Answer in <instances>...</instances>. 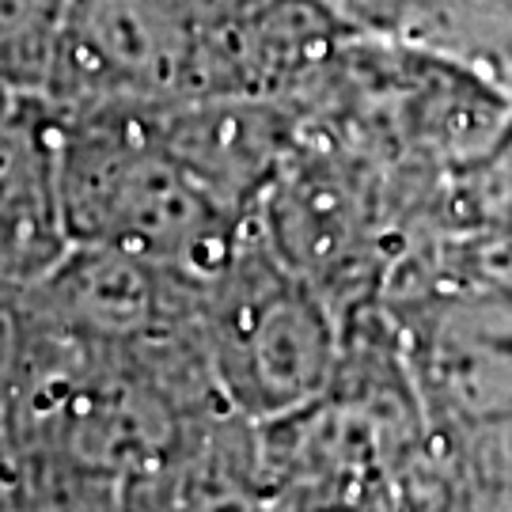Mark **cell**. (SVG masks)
<instances>
[{
  "mask_svg": "<svg viewBox=\"0 0 512 512\" xmlns=\"http://www.w3.org/2000/svg\"><path fill=\"white\" fill-rule=\"evenodd\" d=\"M19 99H27V95H16V92H12V88H8V84H4V80H0V126L8 122V114L16 110Z\"/></svg>",
  "mask_w": 512,
  "mask_h": 512,
  "instance_id": "11",
  "label": "cell"
},
{
  "mask_svg": "<svg viewBox=\"0 0 512 512\" xmlns=\"http://www.w3.org/2000/svg\"><path fill=\"white\" fill-rule=\"evenodd\" d=\"M73 0H0V80L16 95H42Z\"/></svg>",
  "mask_w": 512,
  "mask_h": 512,
  "instance_id": "8",
  "label": "cell"
},
{
  "mask_svg": "<svg viewBox=\"0 0 512 512\" xmlns=\"http://www.w3.org/2000/svg\"><path fill=\"white\" fill-rule=\"evenodd\" d=\"M330 16L342 19L353 35L410 42L421 16V0H315Z\"/></svg>",
  "mask_w": 512,
  "mask_h": 512,
  "instance_id": "10",
  "label": "cell"
},
{
  "mask_svg": "<svg viewBox=\"0 0 512 512\" xmlns=\"http://www.w3.org/2000/svg\"><path fill=\"white\" fill-rule=\"evenodd\" d=\"M31 349H35V327H31L23 300L0 296V475H4L8 429H12L19 395L27 384V368H31Z\"/></svg>",
  "mask_w": 512,
  "mask_h": 512,
  "instance_id": "9",
  "label": "cell"
},
{
  "mask_svg": "<svg viewBox=\"0 0 512 512\" xmlns=\"http://www.w3.org/2000/svg\"><path fill=\"white\" fill-rule=\"evenodd\" d=\"M205 31L179 0H73L50 84L54 110L190 99Z\"/></svg>",
  "mask_w": 512,
  "mask_h": 512,
  "instance_id": "4",
  "label": "cell"
},
{
  "mask_svg": "<svg viewBox=\"0 0 512 512\" xmlns=\"http://www.w3.org/2000/svg\"><path fill=\"white\" fill-rule=\"evenodd\" d=\"M73 247L61 122L46 99L27 95L0 126V296L31 293Z\"/></svg>",
  "mask_w": 512,
  "mask_h": 512,
  "instance_id": "7",
  "label": "cell"
},
{
  "mask_svg": "<svg viewBox=\"0 0 512 512\" xmlns=\"http://www.w3.org/2000/svg\"><path fill=\"white\" fill-rule=\"evenodd\" d=\"M384 308L429 429H512V289L444 274Z\"/></svg>",
  "mask_w": 512,
  "mask_h": 512,
  "instance_id": "3",
  "label": "cell"
},
{
  "mask_svg": "<svg viewBox=\"0 0 512 512\" xmlns=\"http://www.w3.org/2000/svg\"><path fill=\"white\" fill-rule=\"evenodd\" d=\"M198 342L228 414L270 425L330 387L342 315L277 258L251 217L228 258L198 281Z\"/></svg>",
  "mask_w": 512,
  "mask_h": 512,
  "instance_id": "2",
  "label": "cell"
},
{
  "mask_svg": "<svg viewBox=\"0 0 512 512\" xmlns=\"http://www.w3.org/2000/svg\"><path fill=\"white\" fill-rule=\"evenodd\" d=\"M19 300L38 327L88 346L133 349L198 327V277L110 247L76 243Z\"/></svg>",
  "mask_w": 512,
  "mask_h": 512,
  "instance_id": "5",
  "label": "cell"
},
{
  "mask_svg": "<svg viewBox=\"0 0 512 512\" xmlns=\"http://www.w3.org/2000/svg\"><path fill=\"white\" fill-rule=\"evenodd\" d=\"M61 122V186L80 247H110L175 274H213L243 236L186 175L152 126V107L54 110Z\"/></svg>",
  "mask_w": 512,
  "mask_h": 512,
  "instance_id": "1",
  "label": "cell"
},
{
  "mask_svg": "<svg viewBox=\"0 0 512 512\" xmlns=\"http://www.w3.org/2000/svg\"><path fill=\"white\" fill-rule=\"evenodd\" d=\"M152 126L209 202L247 220L293 152L300 114L262 99L205 95L152 107Z\"/></svg>",
  "mask_w": 512,
  "mask_h": 512,
  "instance_id": "6",
  "label": "cell"
}]
</instances>
